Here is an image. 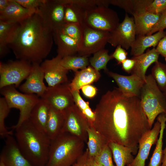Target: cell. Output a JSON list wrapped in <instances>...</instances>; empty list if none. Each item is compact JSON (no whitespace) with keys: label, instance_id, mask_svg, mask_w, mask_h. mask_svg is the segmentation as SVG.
Masks as SVG:
<instances>
[{"label":"cell","instance_id":"6da1fadb","mask_svg":"<svg viewBox=\"0 0 166 166\" xmlns=\"http://www.w3.org/2000/svg\"><path fill=\"white\" fill-rule=\"evenodd\" d=\"M90 125L108 142L116 143L138 152L142 136L151 129L139 97L123 93L118 88L101 97L94 111Z\"/></svg>","mask_w":166,"mask_h":166},{"label":"cell","instance_id":"7a4b0ae2","mask_svg":"<svg viewBox=\"0 0 166 166\" xmlns=\"http://www.w3.org/2000/svg\"><path fill=\"white\" fill-rule=\"evenodd\" d=\"M53 41V32L36 12L18 23L8 45L18 59L40 64L50 52Z\"/></svg>","mask_w":166,"mask_h":166},{"label":"cell","instance_id":"3957f363","mask_svg":"<svg viewBox=\"0 0 166 166\" xmlns=\"http://www.w3.org/2000/svg\"><path fill=\"white\" fill-rule=\"evenodd\" d=\"M15 138L22 153L33 166H46L51 140L29 119L15 129Z\"/></svg>","mask_w":166,"mask_h":166},{"label":"cell","instance_id":"277c9868","mask_svg":"<svg viewBox=\"0 0 166 166\" xmlns=\"http://www.w3.org/2000/svg\"><path fill=\"white\" fill-rule=\"evenodd\" d=\"M84 142L67 132L51 140L46 166H72L84 152Z\"/></svg>","mask_w":166,"mask_h":166},{"label":"cell","instance_id":"5b68a950","mask_svg":"<svg viewBox=\"0 0 166 166\" xmlns=\"http://www.w3.org/2000/svg\"><path fill=\"white\" fill-rule=\"evenodd\" d=\"M140 98L151 129L156 117L160 114L166 113V100L151 74L146 76Z\"/></svg>","mask_w":166,"mask_h":166},{"label":"cell","instance_id":"8992f818","mask_svg":"<svg viewBox=\"0 0 166 166\" xmlns=\"http://www.w3.org/2000/svg\"><path fill=\"white\" fill-rule=\"evenodd\" d=\"M0 93L11 109L16 108L20 111L17 124L12 127L15 130L29 119L32 110L40 98L34 94L21 93L18 91L14 85L8 86L1 89Z\"/></svg>","mask_w":166,"mask_h":166},{"label":"cell","instance_id":"52a82bcc","mask_svg":"<svg viewBox=\"0 0 166 166\" xmlns=\"http://www.w3.org/2000/svg\"><path fill=\"white\" fill-rule=\"evenodd\" d=\"M117 13L105 6H97L85 10L84 25L91 28L110 32L119 24Z\"/></svg>","mask_w":166,"mask_h":166},{"label":"cell","instance_id":"ba28073f","mask_svg":"<svg viewBox=\"0 0 166 166\" xmlns=\"http://www.w3.org/2000/svg\"><path fill=\"white\" fill-rule=\"evenodd\" d=\"M32 64L27 61L19 60L6 63L0 62V88L10 85L16 88L26 79L30 73Z\"/></svg>","mask_w":166,"mask_h":166},{"label":"cell","instance_id":"9c48e42d","mask_svg":"<svg viewBox=\"0 0 166 166\" xmlns=\"http://www.w3.org/2000/svg\"><path fill=\"white\" fill-rule=\"evenodd\" d=\"M64 111L65 121L61 132H69L87 143V129L90 125L88 119L75 104Z\"/></svg>","mask_w":166,"mask_h":166},{"label":"cell","instance_id":"30bf717a","mask_svg":"<svg viewBox=\"0 0 166 166\" xmlns=\"http://www.w3.org/2000/svg\"><path fill=\"white\" fill-rule=\"evenodd\" d=\"M83 34L79 45L77 54L89 56L105 49L109 36V32L99 31L82 26Z\"/></svg>","mask_w":166,"mask_h":166},{"label":"cell","instance_id":"8fae6325","mask_svg":"<svg viewBox=\"0 0 166 166\" xmlns=\"http://www.w3.org/2000/svg\"><path fill=\"white\" fill-rule=\"evenodd\" d=\"M41 98L43 99L49 106L61 111H64L75 104L68 82L47 87Z\"/></svg>","mask_w":166,"mask_h":166},{"label":"cell","instance_id":"7c38bea8","mask_svg":"<svg viewBox=\"0 0 166 166\" xmlns=\"http://www.w3.org/2000/svg\"><path fill=\"white\" fill-rule=\"evenodd\" d=\"M136 35L134 18L129 17L126 13L123 21L109 32L108 42L113 46L121 45L128 50L131 48Z\"/></svg>","mask_w":166,"mask_h":166},{"label":"cell","instance_id":"4fadbf2b","mask_svg":"<svg viewBox=\"0 0 166 166\" xmlns=\"http://www.w3.org/2000/svg\"><path fill=\"white\" fill-rule=\"evenodd\" d=\"M65 7L59 0H46L37 13L45 25L53 32L59 29L65 23Z\"/></svg>","mask_w":166,"mask_h":166},{"label":"cell","instance_id":"5bb4252c","mask_svg":"<svg viewBox=\"0 0 166 166\" xmlns=\"http://www.w3.org/2000/svg\"><path fill=\"white\" fill-rule=\"evenodd\" d=\"M62 58L57 55L51 59L45 60L40 65L48 87L68 82L67 74L69 71L61 65Z\"/></svg>","mask_w":166,"mask_h":166},{"label":"cell","instance_id":"9a60e30c","mask_svg":"<svg viewBox=\"0 0 166 166\" xmlns=\"http://www.w3.org/2000/svg\"><path fill=\"white\" fill-rule=\"evenodd\" d=\"M161 124L158 121L152 129L145 133L140 140L138 151L132 163L128 166H145L152 145L156 144L161 129Z\"/></svg>","mask_w":166,"mask_h":166},{"label":"cell","instance_id":"2e32d148","mask_svg":"<svg viewBox=\"0 0 166 166\" xmlns=\"http://www.w3.org/2000/svg\"><path fill=\"white\" fill-rule=\"evenodd\" d=\"M12 135L6 138L0 160L6 166H33L23 156L15 138Z\"/></svg>","mask_w":166,"mask_h":166},{"label":"cell","instance_id":"e0dca14e","mask_svg":"<svg viewBox=\"0 0 166 166\" xmlns=\"http://www.w3.org/2000/svg\"><path fill=\"white\" fill-rule=\"evenodd\" d=\"M44 73L40 65L32 63L31 71L25 82L19 86V89L24 93L36 94L41 97L47 87L44 83Z\"/></svg>","mask_w":166,"mask_h":166},{"label":"cell","instance_id":"ac0fdd59","mask_svg":"<svg viewBox=\"0 0 166 166\" xmlns=\"http://www.w3.org/2000/svg\"><path fill=\"white\" fill-rule=\"evenodd\" d=\"M106 73L113 79L118 88L123 93L140 97V91L144 81L134 74L125 76L109 70Z\"/></svg>","mask_w":166,"mask_h":166},{"label":"cell","instance_id":"d6986e66","mask_svg":"<svg viewBox=\"0 0 166 166\" xmlns=\"http://www.w3.org/2000/svg\"><path fill=\"white\" fill-rule=\"evenodd\" d=\"M6 9L0 13V21L19 23L29 18L36 12L26 9L14 0H10Z\"/></svg>","mask_w":166,"mask_h":166},{"label":"cell","instance_id":"ffe728a7","mask_svg":"<svg viewBox=\"0 0 166 166\" xmlns=\"http://www.w3.org/2000/svg\"><path fill=\"white\" fill-rule=\"evenodd\" d=\"M166 36V31L161 30L152 35L136 36L131 47L130 54L137 56L144 53L149 47L155 48L159 41Z\"/></svg>","mask_w":166,"mask_h":166},{"label":"cell","instance_id":"44dd1931","mask_svg":"<svg viewBox=\"0 0 166 166\" xmlns=\"http://www.w3.org/2000/svg\"><path fill=\"white\" fill-rule=\"evenodd\" d=\"M159 54L155 48L148 49L145 53L132 58L135 61L134 67L131 73L145 81L146 71L152 64L158 61Z\"/></svg>","mask_w":166,"mask_h":166},{"label":"cell","instance_id":"7402d4cb","mask_svg":"<svg viewBox=\"0 0 166 166\" xmlns=\"http://www.w3.org/2000/svg\"><path fill=\"white\" fill-rule=\"evenodd\" d=\"M53 41L57 46V55L62 58L77 53L78 42L59 30L53 32Z\"/></svg>","mask_w":166,"mask_h":166},{"label":"cell","instance_id":"603a6c76","mask_svg":"<svg viewBox=\"0 0 166 166\" xmlns=\"http://www.w3.org/2000/svg\"><path fill=\"white\" fill-rule=\"evenodd\" d=\"M160 15L161 13L145 11L133 15L136 35H147L159 21Z\"/></svg>","mask_w":166,"mask_h":166},{"label":"cell","instance_id":"cb8c5ba5","mask_svg":"<svg viewBox=\"0 0 166 166\" xmlns=\"http://www.w3.org/2000/svg\"><path fill=\"white\" fill-rule=\"evenodd\" d=\"M101 75L91 65L75 72V76L69 85L71 91L78 90L81 87L88 85H91L97 81Z\"/></svg>","mask_w":166,"mask_h":166},{"label":"cell","instance_id":"d4e9b609","mask_svg":"<svg viewBox=\"0 0 166 166\" xmlns=\"http://www.w3.org/2000/svg\"><path fill=\"white\" fill-rule=\"evenodd\" d=\"M49 107L45 132L51 140L61 132L65 121V113L64 111Z\"/></svg>","mask_w":166,"mask_h":166},{"label":"cell","instance_id":"484cf974","mask_svg":"<svg viewBox=\"0 0 166 166\" xmlns=\"http://www.w3.org/2000/svg\"><path fill=\"white\" fill-rule=\"evenodd\" d=\"M49 106L41 98L32 110L29 119L37 128L45 133Z\"/></svg>","mask_w":166,"mask_h":166},{"label":"cell","instance_id":"4316f807","mask_svg":"<svg viewBox=\"0 0 166 166\" xmlns=\"http://www.w3.org/2000/svg\"><path fill=\"white\" fill-rule=\"evenodd\" d=\"M108 145L116 166H128L132 163L135 155L132 148L113 142H109Z\"/></svg>","mask_w":166,"mask_h":166},{"label":"cell","instance_id":"83f0119b","mask_svg":"<svg viewBox=\"0 0 166 166\" xmlns=\"http://www.w3.org/2000/svg\"><path fill=\"white\" fill-rule=\"evenodd\" d=\"M153 0H109L110 4L117 6L126 12L135 14L146 10Z\"/></svg>","mask_w":166,"mask_h":166},{"label":"cell","instance_id":"f1b7e54d","mask_svg":"<svg viewBox=\"0 0 166 166\" xmlns=\"http://www.w3.org/2000/svg\"><path fill=\"white\" fill-rule=\"evenodd\" d=\"M87 142L89 156L95 157L101 152L104 147L108 144L107 140L92 126L88 128Z\"/></svg>","mask_w":166,"mask_h":166},{"label":"cell","instance_id":"f546056e","mask_svg":"<svg viewBox=\"0 0 166 166\" xmlns=\"http://www.w3.org/2000/svg\"><path fill=\"white\" fill-rule=\"evenodd\" d=\"M157 121L161 124L160 135L156 142V147L148 166H161L163 158V140L164 129L166 126V114L161 113L159 115Z\"/></svg>","mask_w":166,"mask_h":166},{"label":"cell","instance_id":"4dcf8cb0","mask_svg":"<svg viewBox=\"0 0 166 166\" xmlns=\"http://www.w3.org/2000/svg\"><path fill=\"white\" fill-rule=\"evenodd\" d=\"M18 23H10L0 21V57L2 58L9 52V40Z\"/></svg>","mask_w":166,"mask_h":166},{"label":"cell","instance_id":"1f68e13d","mask_svg":"<svg viewBox=\"0 0 166 166\" xmlns=\"http://www.w3.org/2000/svg\"><path fill=\"white\" fill-rule=\"evenodd\" d=\"M64 22L65 23L84 24L85 10L72 3L65 4Z\"/></svg>","mask_w":166,"mask_h":166},{"label":"cell","instance_id":"d6a6232c","mask_svg":"<svg viewBox=\"0 0 166 166\" xmlns=\"http://www.w3.org/2000/svg\"><path fill=\"white\" fill-rule=\"evenodd\" d=\"M88 57L78 54L66 56L62 58L61 64L67 70H71L75 72L78 69H84L89 66Z\"/></svg>","mask_w":166,"mask_h":166},{"label":"cell","instance_id":"836d02e7","mask_svg":"<svg viewBox=\"0 0 166 166\" xmlns=\"http://www.w3.org/2000/svg\"><path fill=\"white\" fill-rule=\"evenodd\" d=\"M109 50L105 49L94 54L89 60L91 66L97 70L104 69L105 72L108 71L107 65L108 62L113 59L111 55L108 54Z\"/></svg>","mask_w":166,"mask_h":166},{"label":"cell","instance_id":"e575fe53","mask_svg":"<svg viewBox=\"0 0 166 166\" xmlns=\"http://www.w3.org/2000/svg\"><path fill=\"white\" fill-rule=\"evenodd\" d=\"M75 104L89 121L90 125L94 121L95 114L89 106V102L85 101L80 94L79 91H71Z\"/></svg>","mask_w":166,"mask_h":166},{"label":"cell","instance_id":"d590c367","mask_svg":"<svg viewBox=\"0 0 166 166\" xmlns=\"http://www.w3.org/2000/svg\"><path fill=\"white\" fill-rule=\"evenodd\" d=\"M151 75L162 92L166 89V64L158 61L155 63Z\"/></svg>","mask_w":166,"mask_h":166},{"label":"cell","instance_id":"8d00e7d4","mask_svg":"<svg viewBox=\"0 0 166 166\" xmlns=\"http://www.w3.org/2000/svg\"><path fill=\"white\" fill-rule=\"evenodd\" d=\"M63 4L72 3L75 4L85 10L97 6L108 7L109 0H59Z\"/></svg>","mask_w":166,"mask_h":166},{"label":"cell","instance_id":"74e56055","mask_svg":"<svg viewBox=\"0 0 166 166\" xmlns=\"http://www.w3.org/2000/svg\"><path fill=\"white\" fill-rule=\"evenodd\" d=\"M11 109L9 106L5 98H0V136L2 138H6L12 135V131H8L5 124V119L8 116Z\"/></svg>","mask_w":166,"mask_h":166},{"label":"cell","instance_id":"f35d334b","mask_svg":"<svg viewBox=\"0 0 166 166\" xmlns=\"http://www.w3.org/2000/svg\"><path fill=\"white\" fill-rule=\"evenodd\" d=\"M58 30L76 40L79 45L82 36L83 28L82 26L76 24L65 23Z\"/></svg>","mask_w":166,"mask_h":166},{"label":"cell","instance_id":"ab89813d","mask_svg":"<svg viewBox=\"0 0 166 166\" xmlns=\"http://www.w3.org/2000/svg\"><path fill=\"white\" fill-rule=\"evenodd\" d=\"M112 153L108 144L103 148L95 157L96 160L103 166H114L112 160Z\"/></svg>","mask_w":166,"mask_h":166},{"label":"cell","instance_id":"60d3db41","mask_svg":"<svg viewBox=\"0 0 166 166\" xmlns=\"http://www.w3.org/2000/svg\"><path fill=\"white\" fill-rule=\"evenodd\" d=\"M23 7L37 12L46 0H14Z\"/></svg>","mask_w":166,"mask_h":166},{"label":"cell","instance_id":"b9f144b4","mask_svg":"<svg viewBox=\"0 0 166 166\" xmlns=\"http://www.w3.org/2000/svg\"><path fill=\"white\" fill-rule=\"evenodd\" d=\"M166 9V0H153L147 7V11L154 14L161 13Z\"/></svg>","mask_w":166,"mask_h":166},{"label":"cell","instance_id":"7bdbcfd3","mask_svg":"<svg viewBox=\"0 0 166 166\" xmlns=\"http://www.w3.org/2000/svg\"><path fill=\"white\" fill-rule=\"evenodd\" d=\"M166 28V9L161 13L159 20L150 31L147 35H150Z\"/></svg>","mask_w":166,"mask_h":166},{"label":"cell","instance_id":"ee69618b","mask_svg":"<svg viewBox=\"0 0 166 166\" xmlns=\"http://www.w3.org/2000/svg\"><path fill=\"white\" fill-rule=\"evenodd\" d=\"M111 55L113 58L115 59L118 64H120L127 58L128 53L121 45H118Z\"/></svg>","mask_w":166,"mask_h":166},{"label":"cell","instance_id":"f6af8a7d","mask_svg":"<svg viewBox=\"0 0 166 166\" xmlns=\"http://www.w3.org/2000/svg\"><path fill=\"white\" fill-rule=\"evenodd\" d=\"M82 93L86 97L92 98L94 97L97 93V89L91 85H85L81 88Z\"/></svg>","mask_w":166,"mask_h":166},{"label":"cell","instance_id":"bcb514c9","mask_svg":"<svg viewBox=\"0 0 166 166\" xmlns=\"http://www.w3.org/2000/svg\"><path fill=\"white\" fill-rule=\"evenodd\" d=\"M155 49L159 55L164 58L166 62V36L159 41Z\"/></svg>","mask_w":166,"mask_h":166},{"label":"cell","instance_id":"7dc6e473","mask_svg":"<svg viewBox=\"0 0 166 166\" xmlns=\"http://www.w3.org/2000/svg\"><path fill=\"white\" fill-rule=\"evenodd\" d=\"M122 69L128 73H131L134 67L135 61L132 57L127 58L121 63Z\"/></svg>","mask_w":166,"mask_h":166},{"label":"cell","instance_id":"c3c4849f","mask_svg":"<svg viewBox=\"0 0 166 166\" xmlns=\"http://www.w3.org/2000/svg\"><path fill=\"white\" fill-rule=\"evenodd\" d=\"M88 154V150L87 148L73 166H89L87 163Z\"/></svg>","mask_w":166,"mask_h":166},{"label":"cell","instance_id":"681fc988","mask_svg":"<svg viewBox=\"0 0 166 166\" xmlns=\"http://www.w3.org/2000/svg\"><path fill=\"white\" fill-rule=\"evenodd\" d=\"M87 163L89 166H103L97 161L94 157L89 156V154Z\"/></svg>","mask_w":166,"mask_h":166},{"label":"cell","instance_id":"f907efd6","mask_svg":"<svg viewBox=\"0 0 166 166\" xmlns=\"http://www.w3.org/2000/svg\"><path fill=\"white\" fill-rule=\"evenodd\" d=\"M10 0H0V13L4 11L7 7Z\"/></svg>","mask_w":166,"mask_h":166},{"label":"cell","instance_id":"816d5d0a","mask_svg":"<svg viewBox=\"0 0 166 166\" xmlns=\"http://www.w3.org/2000/svg\"><path fill=\"white\" fill-rule=\"evenodd\" d=\"M166 146L163 150V158L161 166H166V139L165 140Z\"/></svg>","mask_w":166,"mask_h":166},{"label":"cell","instance_id":"f5cc1de1","mask_svg":"<svg viewBox=\"0 0 166 166\" xmlns=\"http://www.w3.org/2000/svg\"><path fill=\"white\" fill-rule=\"evenodd\" d=\"M0 166H6L4 163L0 160Z\"/></svg>","mask_w":166,"mask_h":166},{"label":"cell","instance_id":"db71d44e","mask_svg":"<svg viewBox=\"0 0 166 166\" xmlns=\"http://www.w3.org/2000/svg\"><path fill=\"white\" fill-rule=\"evenodd\" d=\"M166 100V89L162 92Z\"/></svg>","mask_w":166,"mask_h":166},{"label":"cell","instance_id":"11a10c76","mask_svg":"<svg viewBox=\"0 0 166 166\" xmlns=\"http://www.w3.org/2000/svg\"></svg>","mask_w":166,"mask_h":166}]
</instances>
